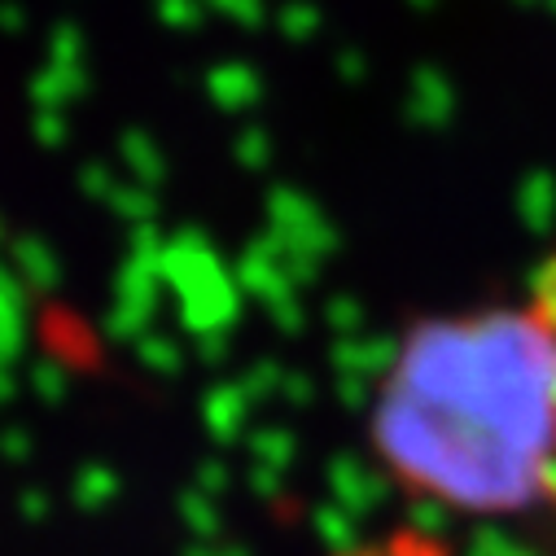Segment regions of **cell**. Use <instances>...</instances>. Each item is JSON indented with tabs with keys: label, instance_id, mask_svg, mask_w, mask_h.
<instances>
[{
	"label": "cell",
	"instance_id": "1",
	"mask_svg": "<svg viewBox=\"0 0 556 556\" xmlns=\"http://www.w3.org/2000/svg\"><path fill=\"white\" fill-rule=\"evenodd\" d=\"M399 482L447 508L500 513L556 478V351L539 316L491 312L412 333L377 399Z\"/></svg>",
	"mask_w": 556,
	"mask_h": 556
},
{
	"label": "cell",
	"instance_id": "2",
	"mask_svg": "<svg viewBox=\"0 0 556 556\" xmlns=\"http://www.w3.org/2000/svg\"><path fill=\"white\" fill-rule=\"evenodd\" d=\"M530 312L539 316V325L547 329V338H552V351H556V258L543 267V276H539V290H534V299H530Z\"/></svg>",
	"mask_w": 556,
	"mask_h": 556
}]
</instances>
